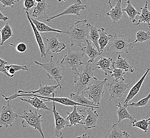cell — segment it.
<instances>
[{
	"mask_svg": "<svg viewBox=\"0 0 150 138\" xmlns=\"http://www.w3.org/2000/svg\"><path fill=\"white\" fill-rule=\"evenodd\" d=\"M2 96L4 97V100L6 101H10L15 99L16 98H19L21 96H26V97H30V96H34L37 97L38 98L43 99L44 101H52L53 102L58 103L61 104L62 105H64L67 106H83L82 105L79 104L77 103L74 101H72L70 98H66V97H43L40 95H35V94H18L16 93L14 95L10 96L9 97H6L4 95L2 94Z\"/></svg>",
	"mask_w": 150,
	"mask_h": 138,
	"instance_id": "cell-7",
	"label": "cell"
},
{
	"mask_svg": "<svg viewBox=\"0 0 150 138\" xmlns=\"http://www.w3.org/2000/svg\"><path fill=\"white\" fill-rule=\"evenodd\" d=\"M135 40H132L121 34H115L108 45V55L128 54L135 46Z\"/></svg>",
	"mask_w": 150,
	"mask_h": 138,
	"instance_id": "cell-3",
	"label": "cell"
},
{
	"mask_svg": "<svg viewBox=\"0 0 150 138\" xmlns=\"http://www.w3.org/2000/svg\"><path fill=\"white\" fill-rule=\"evenodd\" d=\"M53 55H51L50 60L47 63H40L38 61H35V63L46 71V75L50 80H55L58 84L61 86V81L63 78V69L61 66L60 62H55L53 60Z\"/></svg>",
	"mask_w": 150,
	"mask_h": 138,
	"instance_id": "cell-4",
	"label": "cell"
},
{
	"mask_svg": "<svg viewBox=\"0 0 150 138\" xmlns=\"http://www.w3.org/2000/svg\"><path fill=\"white\" fill-rule=\"evenodd\" d=\"M147 121H150V118H147Z\"/></svg>",
	"mask_w": 150,
	"mask_h": 138,
	"instance_id": "cell-48",
	"label": "cell"
},
{
	"mask_svg": "<svg viewBox=\"0 0 150 138\" xmlns=\"http://www.w3.org/2000/svg\"><path fill=\"white\" fill-rule=\"evenodd\" d=\"M141 15L138 22L134 24L135 26H139L142 23H147L150 28V11L148 8V1L146 2L144 7L141 8Z\"/></svg>",
	"mask_w": 150,
	"mask_h": 138,
	"instance_id": "cell-32",
	"label": "cell"
},
{
	"mask_svg": "<svg viewBox=\"0 0 150 138\" xmlns=\"http://www.w3.org/2000/svg\"><path fill=\"white\" fill-rule=\"evenodd\" d=\"M98 32L100 34L98 44L100 47L101 52H103L105 47L108 45L110 41L112 39L113 36L112 34H108L107 32H105V30L104 28L98 29Z\"/></svg>",
	"mask_w": 150,
	"mask_h": 138,
	"instance_id": "cell-29",
	"label": "cell"
},
{
	"mask_svg": "<svg viewBox=\"0 0 150 138\" xmlns=\"http://www.w3.org/2000/svg\"><path fill=\"white\" fill-rule=\"evenodd\" d=\"M58 89H61L62 87L59 84L56 85H52V86H43L42 85L41 83L40 84V88L37 90L35 91H23L21 90H18V94H39L40 96L43 97H50L51 95H53L54 94H57L56 90Z\"/></svg>",
	"mask_w": 150,
	"mask_h": 138,
	"instance_id": "cell-12",
	"label": "cell"
},
{
	"mask_svg": "<svg viewBox=\"0 0 150 138\" xmlns=\"http://www.w3.org/2000/svg\"><path fill=\"white\" fill-rule=\"evenodd\" d=\"M18 118H23V121L21 122L23 127L27 128L29 127H33L40 132L42 138H45L42 127V123L43 120L41 118L42 115L38 112L36 109L33 111L32 109H30L28 112L24 111L23 115L19 116Z\"/></svg>",
	"mask_w": 150,
	"mask_h": 138,
	"instance_id": "cell-5",
	"label": "cell"
},
{
	"mask_svg": "<svg viewBox=\"0 0 150 138\" xmlns=\"http://www.w3.org/2000/svg\"><path fill=\"white\" fill-rule=\"evenodd\" d=\"M53 109L52 112L54 114L55 120V136L57 137H62L64 136L62 133V130L66 127H68V124L67 122V119L62 117L60 114L57 111L55 108V102L53 104Z\"/></svg>",
	"mask_w": 150,
	"mask_h": 138,
	"instance_id": "cell-15",
	"label": "cell"
},
{
	"mask_svg": "<svg viewBox=\"0 0 150 138\" xmlns=\"http://www.w3.org/2000/svg\"><path fill=\"white\" fill-rule=\"evenodd\" d=\"M150 72V68H148L146 70V71L144 75L142 76L140 80L136 83V84L134 86L131 88L130 91L128 92V95H127L126 98L124 102V105H127L128 103V102L132 100L133 98H134L136 95L139 94V92L141 89L142 86L143 84V82L144 81L145 79L146 78L147 75L149 74V73Z\"/></svg>",
	"mask_w": 150,
	"mask_h": 138,
	"instance_id": "cell-19",
	"label": "cell"
},
{
	"mask_svg": "<svg viewBox=\"0 0 150 138\" xmlns=\"http://www.w3.org/2000/svg\"><path fill=\"white\" fill-rule=\"evenodd\" d=\"M103 138H130V135L126 131H122L117 124H113Z\"/></svg>",
	"mask_w": 150,
	"mask_h": 138,
	"instance_id": "cell-25",
	"label": "cell"
},
{
	"mask_svg": "<svg viewBox=\"0 0 150 138\" xmlns=\"http://www.w3.org/2000/svg\"><path fill=\"white\" fill-rule=\"evenodd\" d=\"M30 18L32 19L33 23L34 24L35 27L38 29V32H58V33H64V34H66V31H62L59 29H56L51 28V27L46 25L44 23L40 22L38 20L36 19H34V18L31 17Z\"/></svg>",
	"mask_w": 150,
	"mask_h": 138,
	"instance_id": "cell-30",
	"label": "cell"
},
{
	"mask_svg": "<svg viewBox=\"0 0 150 138\" xmlns=\"http://www.w3.org/2000/svg\"><path fill=\"white\" fill-rule=\"evenodd\" d=\"M150 39V32H145L140 30L137 32L135 39V44L136 43H143L147 40Z\"/></svg>",
	"mask_w": 150,
	"mask_h": 138,
	"instance_id": "cell-36",
	"label": "cell"
},
{
	"mask_svg": "<svg viewBox=\"0 0 150 138\" xmlns=\"http://www.w3.org/2000/svg\"><path fill=\"white\" fill-rule=\"evenodd\" d=\"M150 99V92L149 94L146 96L145 98L142 99L141 100L139 101L137 103L133 102L132 103L129 104L127 105H125L126 106L134 107H139L145 106L147 105V104L149 103V101Z\"/></svg>",
	"mask_w": 150,
	"mask_h": 138,
	"instance_id": "cell-38",
	"label": "cell"
},
{
	"mask_svg": "<svg viewBox=\"0 0 150 138\" xmlns=\"http://www.w3.org/2000/svg\"><path fill=\"white\" fill-rule=\"evenodd\" d=\"M20 1H21V0H17V2H19Z\"/></svg>",
	"mask_w": 150,
	"mask_h": 138,
	"instance_id": "cell-47",
	"label": "cell"
},
{
	"mask_svg": "<svg viewBox=\"0 0 150 138\" xmlns=\"http://www.w3.org/2000/svg\"><path fill=\"white\" fill-rule=\"evenodd\" d=\"M18 98L20 99L21 101H25L26 103H28L29 104H30L32 106L34 107L36 109L51 111V109H50L49 108L46 106L44 103L45 101L42 98H38L34 96V97H29L28 99H24L21 97H19Z\"/></svg>",
	"mask_w": 150,
	"mask_h": 138,
	"instance_id": "cell-27",
	"label": "cell"
},
{
	"mask_svg": "<svg viewBox=\"0 0 150 138\" xmlns=\"http://www.w3.org/2000/svg\"><path fill=\"white\" fill-rule=\"evenodd\" d=\"M117 103V106L118 107V109L117 111V113L118 117V121L117 123V124L118 125L121 121L124 120L125 119H129L131 121V123H133L134 120H135V116L130 114L128 112L127 110V107L123 105H122L120 102H118L115 101Z\"/></svg>",
	"mask_w": 150,
	"mask_h": 138,
	"instance_id": "cell-24",
	"label": "cell"
},
{
	"mask_svg": "<svg viewBox=\"0 0 150 138\" xmlns=\"http://www.w3.org/2000/svg\"><path fill=\"white\" fill-rule=\"evenodd\" d=\"M89 28L90 29V34H89V39L91 40L94 44V46L96 47L98 51L100 53L103 52H101L100 50V47L98 44V39L100 38V34L98 32V29L94 26H93L91 23H88Z\"/></svg>",
	"mask_w": 150,
	"mask_h": 138,
	"instance_id": "cell-33",
	"label": "cell"
},
{
	"mask_svg": "<svg viewBox=\"0 0 150 138\" xmlns=\"http://www.w3.org/2000/svg\"><path fill=\"white\" fill-rule=\"evenodd\" d=\"M131 124L133 127H137L146 133L147 132L148 127L150 125V121H147V119H143L141 121H137L135 119Z\"/></svg>",
	"mask_w": 150,
	"mask_h": 138,
	"instance_id": "cell-35",
	"label": "cell"
},
{
	"mask_svg": "<svg viewBox=\"0 0 150 138\" xmlns=\"http://www.w3.org/2000/svg\"><path fill=\"white\" fill-rule=\"evenodd\" d=\"M59 2H61L62 1H64V2H66L67 0H57Z\"/></svg>",
	"mask_w": 150,
	"mask_h": 138,
	"instance_id": "cell-46",
	"label": "cell"
},
{
	"mask_svg": "<svg viewBox=\"0 0 150 138\" xmlns=\"http://www.w3.org/2000/svg\"><path fill=\"white\" fill-rule=\"evenodd\" d=\"M86 111L88 113V115L84 120V128L85 130H88L96 127L98 115L97 111H94L93 108H87Z\"/></svg>",
	"mask_w": 150,
	"mask_h": 138,
	"instance_id": "cell-18",
	"label": "cell"
},
{
	"mask_svg": "<svg viewBox=\"0 0 150 138\" xmlns=\"http://www.w3.org/2000/svg\"><path fill=\"white\" fill-rule=\"evenodd\" d=\"M1 33L2 35V40L1 45H3L6 40L11 37L13 35L12 29L9 23H6L3 27V29L1 30Z\"/></svg>",
	"mask_w": 150,
	"mask_h": 138,
	"instance_id": "cell-34",
	"label": "cell"
},
{
	"mask_svg": "<svg viewBox=\"0 0 150 138\" xmlns=\"http://www.w3.org/2000/svg\"><path fill=\"white\" fill-rule=\"evenodd\" d=\"M76 138H90V136L88 134L85 133V134H83V135H81V136L77 137Z\"/></svg>",
	"mask_w": 150,
	"mask_h": 138,
	"instance_id": "cell-43",
	"label": "cell"
},
{
	"mask_svg": "<svg viewBox=\"0 0 150 138\" xmlns=\"http://www.w3.org/2000/svg\"><path fill=\"white\" fill-rule=\"evenodd\" d=\"M8 62L2 58L0 60V71L8 77L12 78L15 76L16 72L21 70L29 71V69L26 65H19L17 64H10L6 65Z\"/></svg>",
	"mask_w": 150,
	"mask_h": 138,
	"instance_id": "cell-13",
	"label": "cell"
},
{
	"mask_svg": "<svg viewBox=\"0 0 150 138\" xmlns=\"http://www.w3.org/2000/svg\"><path fill=\"white\" fill-rule=\"evenodd\" d=\"M112 66V68L122 69L126 72L129 71L131 73L135 72V69L133 68V66L128 63L126 59L122 58L120 54L118 55L117 60L113 62Z\"/></svg>",
	"mask_w": 150,
	"mask_h": 138,
	"instance_id": "cell-28",
	"label": "cell"
},
{
	"mask_svg": "<svg viewBox=\"0 0 150 138\" xmlns=\"http://www.w3.org/2000/svg\"><path fill=\"white\" fill-rule=\"evenodd\" d=\"M9 19H10V18L5 16L4 15H3V13L1 12H0V20L6 21L9 20Z\"/></svg>",
	"mask_w": 150,
	"mask_h": 138,
	"instance_id": "cell-42",
	"label": "cell"
},
{
	"mask_svg": "<svg viewBox=\"0 0 150 138\" xmlns=\"http://www.w3.org/2000/svg\"><path fill=\"white\" fill-rule=\"evenodd\" d=\"M108 3L110 5V8H111V9H112V4H111V0H109V1H108Z\"/></svg>",
	"mask_w": 150,
	"mask_h": 138,
	"instance_id": "cell-44",
	"label": "cell"
},
{
	"mask_svg": "<svg viewBox=\"0 0 150 138\" xmlns=\"http://www.w3.org/2000/svg\"><path fill=\"white\" fill-rule=\"evenodd\" d=\"M59 34L55 36L53 34H50L49 38H45L43 37V39L46 41L47 44L46 46V53L51 51L53 53H60L63 50L66 49V45L64 43L59 42L58 40Z\"/></svg>",
	"mask_w": 150,
	"mask_h": 138,
	"instance_id": "cell-14",
	"label": "cell"
},
{
	"mask_svg": "<svg viewBox=\"0 0 150 138\" xmlns=\"http://www.w3.org/2000/svg\"><path fill=\"white\" fill-rule=\"evenodd\" d=\"M131 1L132 0L127 1L126 8L122 9V11L123 12L127 13L129 20H131L133 24L134 25L135 23H136V17L139 15L140 16L141 15V13H140L135 9V8L133 6Z\"/></svg>",
	"mask_w": 150,
	"mask_h": 138,
	"instance_id": "cell-31",
	"label": "cell"
},
{
	"mask_svg": "<svg viewBox=\"0 0 150 138\" xmlns=\"http://www.w3.org/2000/svg\"><path fill=\"white\" fill-rule=\"evenodd\" d=\"M123 13L122 9V0H118L115 6L108 12L107 15L109 16L113 21L115 23H118L122 19Z\"/></svg>",
	"mask_w": 150,
	"mask_h": 138,
	"instance_id": "cell-26",
	"label": "cell"
},
{
	"mask_svg": "<svg viewBox=\"0 0 150 138\" xmlns=\"http://www.w3.org/2000/svg\"><path fill=\"white\" fill-rule=\"evenodd\" d=\"M26 12L27 18L29 20V23L32 26V29H33V32H34V34L35 35V38H36V42L38 43V46H39L41 57L46 58V54H47V53H46V47L45 45V44L44 43L43 40V37H42L41 36L40 32H38V29L36 28V27H35L34 24L33 23L29 13L27 11Z\"/></svg>",
	"mask_w": 150,
	"mask_h": 138,
	"instance_id": "cell-16",
	"label": "cell"
},
{
	"mask_svg": "<svg viewBox=\"0 0 150 138\" xmlns=\"http://www.w3.org/2000/svg\"><path fill=\"white\" fill-rule=\"evenodd\" d=\"M87 6L86 4H84L82 3L81 0H77L76 2L72 4L71 5L69 6L65 10L62 12L60 13L57 15H54L51 17H49V18L44 21V23L48 22L50 23L53 19H55L57 18L64 16L65 15H76L77 16L81 15V11L85 10L86 9Z\"/></svg>",
	"mask_w": 150,
	"mask_h": 138,
	"instance_id": "cell-11",
	"label": "cell"
},
{
	"mask_svg": "<svg viewBox=\"0 0 150 138\" xmlns=\"http://www.w3.org/2000/svg\"><path fill=\"white\" fill-rule=\"evenodd\" d=\"M126 71L122 69H117L113 68L112 73L111 75V77H114L115 81H120L125 79L123 76L126 73Z\"/></svg>",
	"mask_w": 150,
	"mask_h": 138,
	"instance_id": "cell-37",
	"label": "cell"
},
{
	"mask_svg": "<svg viewBox=\"0 0 150 138\" xmlns=\"http://www.w3.org/2000/svg\"><path fill=\"white\" fill-rule=\"evenodd\" d=\"M112 58L102 57L95 63V65L96 68L101 70L105 73V75H108L109 74L111 75L112 73V70L111 69V66H112Z\"/></svg>",
	"mask_w": 150,
	"mask_h": 138,
	"instance_id": "cell-23",
	"label": "cell"
},
{
	"mask_svg": "<svg viewBox=\"0 0 150 138\" xmlns=\"http://www.w3.org/2000/svg\"><path fill=\"white\" fill-rule=\"evenodd\" d=\"M77 106H74V109L72 112L70 113L69 112H67V114L68 116L67 117V120L70 122L69 125L67 127H71L73 126H75L77 124H81L84 125V123L83 122V120L85 118V116L83 115H81L78 113L77 110Z\"/></svg>",
	"mask_w": 150,
	"mask_h": 138,
	"instance_id": "cell-21",
	"label": "cell"
},
{
	"mask_svg": "<svg viewBox=\"0 0 150 138\" xmlns=\"http://www.w3.org/2000/svg\"><path fill=\"white\" fill-rule=\"evenodd\" d=\"M49 3L48 0H43L42 2L37 3L33 12L32 16L38 18L40 20L44 19L45 21L49 18L46 15L49 7Z\"/></svg>",
	"mask_w": 150,
	"mask_h": 138,
	"instance_id": "cell-17",
	"label": "cell"
},
{
	"mask_svg": "<svg viewBox=\"0 0 150 138\" xmlns=\"http://www.w3.org/2000/svg\"><path fill=\"white\" fill-rule=\"evenodd\" d=\"M66 32V34L69 36L71 47L77 46L82 48L81 44L89 39L90 29L87 19L76 21Z\"/></svg>",
	"mask_w": 150,
	"mask_h": 138,
	"instance_id": "cell-2",
	"label": "cell"
},
{
	"mask_svg": "<svg viewBox=\"0 0 150 138\" xmlns=\"http://www.w3.org/2000/svg\"><path fill=\"white\" fill-rule=\"evenodd\" d=\"M125 79L120 81H115V79L107 82L105 85L109 89L110 94L109 101L115 100L117 98L122 97L127 89L129 88V84L125 83Z\"/></svg>",
	"mask_w": 150,
	"mask_h": 138,
	"instance_id": "cell-9",
	"label": "cell"
},
{
	"mask_svg": "<svg viewBox=\"0 0 150 138\" xmlns=\"http://www.w3.org/2000/svg\"><path fill=\"white\" fill-rule=\"evenodd\" d=\"M64 136L63 137H60V138H59V137H56V136H54V137H53L52 138H64Z\"/></svg>",
	"mask_w": 150,
	"mask_h": 138,
	"instance_id": "cell-45",
	"label": "cell"
},
{
	"mask_svg": "<svg viewBox=\"0 0 150 138\" xmlns=\"http://www.w3.org/2000/svg\"><path fill=\"white\" fill-rule=\"evenodd\" d=\"M10 45L14 46V47H16L17 51L19 52L20 53H23V52H25L27 49V45L23 43H20L18 44L17 46H15V45L12 44H10Z\"/></svg>",
	"mask_w": 150,
	"mask_h": 138,
	"instance_id": "cell-41",
	"label": "cell"
},
{
	"mask_svg": "<svg viewBox=\"0 0 150 138\" xmlns=\"http://www.w3.org/2000/svg\"><path fill=\"white\" fill-rule=\"evenodd\" d=\"M87 46L81 48V51L87 55L88 57L89 58V60L87 61L88 62L94 63L95 59L101 55L102 53L99 52L96 47L93 45L91 40L88 39L87 42Z\"/></svg>",
	"mask_w": 150,
	"mask_h": 138,
	"instance_id": "cell-20",
	"label": "cell"
},
{
	"mask_svg": "<svg viewBox=\"0 0 150 138\" xmlns=\"http://www.w3.org/2000/svg\"><path fill=\"white\" fill-rule=\"evenodd\" d=\"M36 2L34 0H24V10L26 12L29 11L33 8H35Z\"/></svg>",
	"mask_w": 150,
	"mask_h": 138,
	"instance_id": "cell-39",
	"label": "cell"
},
{
	"mask_svg": "<svg viewBox=\"0 0 150 138\" xmlns=\"http://www.w3.org/2000/svg\"><path fill=\"white\" fill-rule=\"evenodd\" d=\"M0 2L3 4V7L9 6L12 8H14L15 3L17 2V0H0Z\"/></svg>",
	"mask_w": 150,
	"mask_h": 138,
	"instance_id": "cell-40",
	"label": "cell"
},
{
	"mask_svg": "<svg viewBox=\"0 0 150 138\" xmlns=\"http://www.w3.org/2000/svg\"><path fill=\"white\" fill-rule=\"evenodd\" d=\"M96 66L94 63L87 62L84 68L81 72L76 73L74 77L75 92L77 94L84 95L85 92L91 86L92 81H94L95 77L94 75V70Z\"/></svg>",
	"mask_w": 150,
	"mask_h": 138,
	"instance_id": "cell-1",
	"label": "cell"
},
{
	"mask_svg": "<svg viewBox=\"0 0 150 138\" xmlns=\"http://www.w3.org/2000/svg\"><path fill=\"white\" fill-rule=\"evenodd\" d=\"M85 55L83 52L69 51L62 61L61 64L64 65L67 68H70L76 73H78V68L84 64L83 60Z\"/></svg>",
	"mask_w": 150,
	"mask_h": 138,
	"instance_id": "cell-8",
	"label": "cell"
},
{
	"mask_svg": "<svg viewBox=\"0 0 150 138\" xmlns=\"http://www.w3.org/2000/svg\"><path fill=\"white\" fill-rule=\"evenodd\" d=\"M70 99L74 101L77 103L82 105L85 107L93 108H99V107L97 106L93 101H90L89 99L86 98V96L83 94H77L71 93L70 94Z\"/></svg>",
	"mask_w": 150,
	"mask_h": 138,
	"instance_id": "cell-22",
	"label": "cell"
},
{
	"mask_svg": "<svg viewBox=\"0 0 150 138\" xmlns=\"http://www.w3.org/2000/svg\"><path fill=\"white\" fill-rule=\"evenodd\" d=\"M108 80V78H105L103 80H99L95 77L92 84L85 92L84 94L86 93L88 95L89 98L92 99L97 106L99 107L102 98L104 96V86Z\"/></svg>",
	"mask_w": 150,
	"mask_h": 138,
	"instance_id": "cell-6",
	"label": "cell"
},
{
	"mask_svg": "<svg viewBox=\"0 0 150 138\" xmlns=\"http://www.w3.org/2000/svg\"><path fill=\"white\" fill-rule=\"evenodd\" d=\"M17 113L13 112V109L10 104V101H8L7 105L3 106L1 109L0 115V127H12L15 120L18 118Z\"/></svg>",
	"mask_w": 150,
	"mask_h": 138,
	"instance_id": "cell-10",
	"label": "cell"
}]
</instances>
